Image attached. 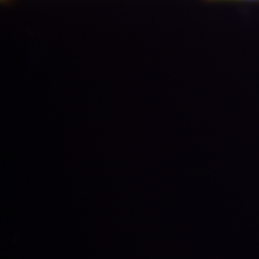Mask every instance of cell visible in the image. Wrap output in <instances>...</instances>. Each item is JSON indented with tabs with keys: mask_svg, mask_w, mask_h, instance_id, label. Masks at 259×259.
Returning <instances> with one entry per match:
<instances>
[{
	"mask_svg": "<svg viewBox=\"0 0 259 259\" xmlns=\"http://www.w3.org/2000/svg\"><path fill=\"white\" fill-rule=\"evenodd\" d=\"M209 1H214V0H209Z\"/></svg>",
	"mask_w": 259,
	"mask_h": 259,
	"instance_id": "obj_1",
	"label": "cell"
}]
</instances>
